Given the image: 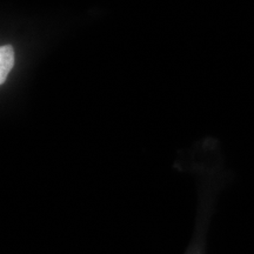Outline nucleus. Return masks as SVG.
I'll use <instances>...</instances> for the list:
<instances>
[{
    "mask_svg": "<svg viewBox=\"0 0 254 254\" xmlns=\"http://www.w3.org/2000/svg\"><path fill=\"white\" fill-rule=\"evenodd\" d=\"M14 63V52L9 46L0 49V82H4Z\"/></svg>",
    "mask_w": 254,
    "mask_h": 254,
    "instance_id": "1",
    "label": "nucleus"
}]
</instances>
